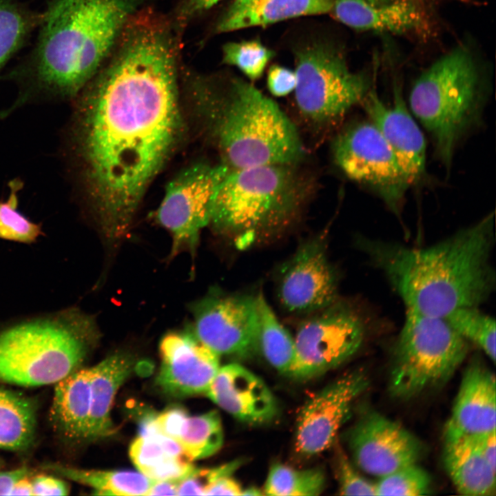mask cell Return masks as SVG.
<instances>
[{"label": "cell", "mask_w": 496, "mask_h": 496, "mask_svg": "<svg viewBox=\"0 0 496 496\" xmlns=\"http://www.w3.org/2000/svg\"><path fill=\"white\" fill-rule=\"evenodd\" d=\"M487 94L479 68L463 46L441 56L414 83L410 109L430 134L436 155L446 168L459 143L479 122Z\"/></svg>", "instance_id": "obj_7"}, {"label": "cell", "mask_w": 496, "mask_h": 496, "mask_svg": "<svg viewBox=\"0 0 496 496\" xmlns=\"http://www.w3.org/2000/svg\"><path fill=\"white\" fill-rule=\"evenodd\" d=\"M242 490L231 476H228L220 478L207 486L204 495H241Z\"/></svg>", "instance_id": "obj_43"}, {"label": "cell", "mask_w": 496, "mask_h": 496, "mask_svg": "<svg viewBox=\"0 0 496 496\" xmlns=\"http://www.w3.org/2000/svg\"><path fill=\"white\" fill-rule=\"evenodd\" d=\"M188 415L185 409L172 406L158 414H155V422L163 434L176 440L180 427Z\"/></svg>", "instance_id": "obj_40"}, {"label": "cell", "mask_w": 496, "mask_h": 496, "mask_svg": "<svg viewBox=\"0 0 496 496\" xmlns=\"http://www.w3.org/2000/svg\"><path fill=\"white\" fill-rule=\"evenodd\" d=\"M194 115L229 169L297 164L304 148L298 130L278 105L236 77L188 76Z\"/></svg>", "instance_id": "obj_3"}, {"label": "cell", "mask_w": 496, "mask_h": 496, "mask_svg": "<svg viewBox=\"0 0 496 496\" xmlns=\"http://www.w3.org/2000/svg\"><path fill=\"white\" fill-rule=\"evenodd\" d=\"M296 85L295 71L273 65L267 75V86L269 92L276 96H284L294 91Z\"/></svg>", "instance_id": "obj_39"}, {"label": "cell", "mask_w": 496, "mask_h": 496, "mask_svg": "<svg viewBox=\"0 0 496 496\" xmlns=\"http://www.w3.org/2000/svg\"><path fill=\"white\" fill-rule=\"evenodd\" d=\"M494 226L493 211L427 247L363 236L355 244L406 309L444 318L459 308L479 307L495 292Z\"/></svg>", "instance_id": "obj_2"}, {"label": "cell", "mask_w": 496, "mask_h": 496, "mask_svg": "<svg viewBox=\"0 0 496 496\" xmlns=\"http://www.w3.org/2000/svg\"><path fill=\"white\" fill-rule=\"evenodd\" d=\"M36 18L10 0H0V68L22 44Z\"/></svg>", "instance_id": "obj_33"}, {"label": "cell", "mask_w": 496, "mask_h": 496, "mask_svg": "<svg viewBox=\"0 0 496 496\" xmlns=\"http://www.w3.org/2000/svg\"><path fill=\"white\" fill-rule=\"evenodd\" d=\"M90 382V368H79L56 383L50 422L54 431L67 441L87 440Z\"/></svg>", "instance_id": "obj_23"}, {"label": "cell", "mask_w": 496, "mask_h": 496, "mask_svg": "<svg viewBox=\"0 0 496 496\" xmlns=\"http://www.w3.org/2000/svg\"><path fill=\"white\" fill-rule=\"evenodd\" d=\"M331 11L340 21L358 30L402 33L423 22L413 0H391L380 5L366 0H334Z\"/></svg>", "instance_id": "obj_22"}, {"label": "cell", "mask_w": 496, "mask_h": 496, "mask_svg": "<svg viewBox=\"0 0 496 496\" xmlns=\"http://www.w3.org/2000/svg\"><path fill=\"white\" fill-rule=\"evenodd\" d=\"M178 482L171 480L154 481L147 495H177Z\"/></svg>", "instance_id": "obj_46"}, {"label": "cell", "mask_w": 496, "mask_h": 496, "mask_svg": "<svg viewBox=\"0 0 496 496\" xmlns=\"http://www.w3.org/2000/svg\"><path fill=\"white\" fill-rule=\"evenodd\" d=\"M133 357L115 353L90 368L91 404L87 441L111 435L114 425L110 417L116 394L131 374Z\"/></svg>", "instance_id": "obj_24"}, {"label": "cell", "mask_w": 496, "mask_h": 496, "mask_svg": "<svg viewBox=\"0 0 496 496\" xmlns=\"http://www.w3.org/2000/svg\"><path fill=\"white\" fill-rule=\"evenodd\" d=\"M296 165L229 169L210 224L241 249L276 237L296 220L309 196L308 183Z\"/></svg>", "instance_id": "obj_5"}, {"label": "cell", "mask_w": 496, "mask_h": 496, "mask_svg": "<svg viewBox=\"0 0 496 496\" xmlns=\"http://www.w3.org/2000/svg\"><path fill=\"white\" fill-rule=\"evenodd\" d=\"M242 464V459H236L214 468H194L178 482L177 495H204L207 486L220 478L231 476Z\"/></svg>", "instance_id": "obj_37"}, {"label": "cell", "mask_w": 496, "mask_h": 496, "mask_svg": "<svg viewBox=\"0 0 496 496\" xmlns=\"http://www.w3.org/2000/svg\"><path fill=\"white\" fill-rule=\"evenodd\" d=\"M129 453L139 472L153 481L179 482L195 468L180 444L163 434L154 422L143 426Z\"/></svg>", "instance_id": "obj_21"}, {"label": "cell", "mask_w": 496, "mask_h": 496, "mask_svg": "<svg viewBox=\"0 0 496 496\" xmlns=\"http://www.w3.org/2000/svg\"><path fill=\"white\" fill-rule=\"evenodd\" d=\"M10 495H33L31 481L28 476L19 479L13 486Z\"/></svg>", "instance_id": "obj_47"}, {"label": "cell", "mask_w": 496, "mask_h": 496, "mask_svg": "<svg viewBox=\"0 0 496 496\" xmlns=\"http://www.w3.org/2000/svg\"><path fill=\"white\" fill-rule=\"evenodd\" d=\"M223 52L224 63L236 66L252 81L262 76L273 56V52L257 40L227 43Z\"/></svg>", "instance_id": "obj_36"}, {"label": "cell", "mask_w": 496, "mask_h": 496, "mask_svg": "<svg viewBox=\"0 0 496 496\" xmlns=\"http://www.w3.org/2000/svg\"><path fill=\"white\" fill-rule=\"evenodd\" d=\"M194 336L218 355L251 356L258 349L256 296H208L194 308Z\"/></svg>", "instance_id": "obj_14"}, {"label": "cell", "mask_w": 496, "mask_h": 496, "mask_svg": "<svg viewBox=\"0 0 496 496\" xmlns=\"http://www.w3.org/2000/svg\"><path fill=\"white\" fill-rule=\"evenodd\" d=\"M495 426V378L481 363L473 362L463 375L444 440L479 436Z\"/></svg>", "instance_id": "obj_19"}, {"label": "cell", "mask_w": 496, "mask_h": 496, "mask_svg": "<svg viewBox=\"0 0 496 496\" xmlns=\"http://www.w3.org/2000/svg\"><path fill=\"white\" fill-rule=\"evenodd\" d=\"M338 452L335 463L340 494L342 495H376L375 484L360 475L342 451Z\"/></svg>", "instance_id": "obj_38"}, {"label": "cell", "mask_w": 496, "mask_h": 496, "mask_svg": "<svg viewBox=\"0 0 496 496\" xmlns=\"http://www.w3.org/2000/svg\"><path fill=\"white\" fill-rule=\"evenodd\" d=\"M206 395L235 418L261 423L273 418L276 400L264 381L238 364L220 366Z\"/></svg>", "instance_id": "obj_20"}, {"label": "cell", "mask_w": 496, "mask_h": 496, "mask_svg": "<svg viewBox=\"0 0 496 496\" xmlns=\"http://www.w3.org/2000/svg\"><path fill=\"white\" fill-rule=\"evenodd\" d=\"M228 171L220 163L199 162L167 184L156 220L172 236V255L183 248L195 249L200 231L210 224L218 190Z\"/></svg>", "instance_id": "obj_12"}, {"label": "cell", "mask_w": 496, "mask_h": 496, "mask_svg": "<svg viewBox=\"0 0 496 496\" xmlns=\"http://www.w3.org/2000/svg\"><path fill=\"white\" fill-rule=\"evenodd\" d=\"M278 297L292 314H311L337 301L339 276L331 263L324 236L303 242L280 268Z\"/></svg>", "instance_id": "obj_13"}, {"label": "cell", "mask_w": 496, "mask_h": 496, "mask_svg": "<svg viewBox=\"0 0 496 496\" xmlns=\"http://www.w3.org/2000/svg\"><path fill=\"white\" fill-rule=\"evenodd\" d=\"M431 477L417 463L404 466L380 477L375 484L376 495L417 496L430 492Z\"/></svg>", "instance_id": "obj_35"}, {"label": "cell", "mask_w": 496, "mask_h": 496, "mask_svg": "<svg viewBox=\"0 0 496 496\" xmlns=\"http://www.w3.org/2000/svg\"><path fill=\"white\" fill-rule=\"evenodd\" d=\"M368 386L366 373L356 370L331 382L309 399L298 418L297 453L313 456L331 446L347 419L353 402Z\"/></svg>", "instance_id": "obj_15"}, {"label": "cell", "mask_w": 496, "mask_h": 496, "mask_svg": "<svg viewBox=\"0 0 496 496\" xmlns=\"http://www.w3.org/2000/svg\"><path fill=\"white\" fill-rule=\"evenodd\" d=\"M295 101L309 123L325 126L342 118L361 103L371 88L364 72H352L340 52L314 42L296 52Z\"/></svg>", "instance_id": "obj_9"}, {"label": "cell", "mask_w": 496, "mask_h": 496, "mask_svg": "<svg viewBox=\"0 0 496 496\" xmlns=\"http://www.w3.org/2000/svg\"><path fill=\"white\" fill-rule=\"evenodd\" d=\"M47 468L67 479L89 486L102 495H147L154 481L140 472L79 469L61 464Z\"/></svg>", "instance_id": "obj_28"}, {"label": "cell", "mask_w": 496, "mask_h": 496, "mask_svg": "<svg viewBox=\"0 0 496 496\" xmlns=\"http://www.w3.org/2000/svg\"><path fill=\"white\" fill-rule=\"evenodd\" d=\"M160 354L156 384L172 397L206 395L220 367L219 355L192 333L166 335L160 342Z\"/></svg>", "instance_id": "obj_17"}, {"label": "cell", "mask_w": 496, "mask_h": 496, "mask_svg": "<svg viewBox=\"0 0 496 496\" xmlns=\"http://www.w3.org/2000/svg\"><path fill=\"white\" fill-rule=\"evenodd\" d=\"M151 0H49L34 53L37 91L76 97L115 46L129 19Z\"/></svg>", "instance_id": "obj_4"}, {"label": "cell", "mask_w": 496, "mask_h": 496, "mask_svg": "<svg viewBox=\"0 0 496 496\" xmlns=\"http://www.w3.org/2000/svg\"><path fill=\"white\" fill-rule=\"evenodd\" d=\"M99 336L94 318L77 308L7 327L0 331V381L56 384L79 369Z\"/></svg>", "instance_id": "obj_6"}, {"label": "cell", "mask_w": 496, "mask_h": 496, "mask_svg": "<svg viewBox=\"0 0 496 496\" xmlns=\"http://www.w3.org/2000/svg\"><path fill=\"white\" fill-rule=\"evenodd\" d=\"M468 349L469 342L444 318L406 309L393 349L391 395L409 400L446 382Z\"/></svg>", "instance_id": "obj_8"}, {"label": "cell", "mask_w": 496, "mask_h": 496, "mask_svg": "<svg viewBox=\"0 0 496 496\" xmlns=\"http://www.w3.org/2000/svg\"><path fill=\"white\" fill-rule=\"evenodd\" d=\"M10 192L8 199L0 200V238L31 244L43 235L41 226L34 223L19 211L18 192L21 183H10Z\"/></svg>", "instance_id": "obj_34"}, {"label": "cell", "mask_w": 496, "mask_h": 496, "mask_svg": "<svg viewBox=\"0 0 496 496\" xmlns=\"http://www.w3.org/2000/svg\"><path fill=\"white\" fill-rule=\"evenodd\" d=\"M495 431L477 436L480 449L490 465L496 468V434Z\"/></svg>", "instance_id": "obj_45"}, {"label": "cell", "mask_w": 496, "mask_h": 496, "mask_svg": "<svg viewBox=\"0 0 496 496\" xmlns=\"http://www.w3.org/2000/svg\"><path fill=\"white\" fill-rule=\"evenodd\" d=\"M25 467L18 469L0 472V495H10L14 484L20 479L27 477L29 474Z\"/></svg>", "instance_id": "obj_44"}, {"label": "cell", "mask_w": 496, "mask_h": 496, "mask_svg": "<svg viewBox=\"0 0 496 496\" xmlns=\"http://www.w3.org/2000/svg\"><path fill=\"white\" fill-rule=\"evenodd\" d=\"M258 311V349L278 371L289 375L295 359V341L280 322L262 294L256 296Z\"/></svg>", "instance_id": "obj_29"}, {"label": "cell", "mask_w": 496, "mask_h": 496, "mask_svg": "<svg viewBox=\"0 0 496 496\" xmlns=\"http://www.w3.org/2000/svg\"><path fill=\"white\" fill-rule=\"evenodd\" d=\"M262 493L256 487H249L242 490L241 495H261Z\"/></svg>", "instance_id": "obj_48"}, {"label": "cell", "mask_w": 496, "mask_h": 496, "mask_svg": "<svg viewBox=\"0 0 496 496\" xmlns=\"http://www.w3.org/2000/svg\"><path fill=\"white\" fill-rule=\"evenodd\" d=\"M479 308H459L444 318L463 338L479 347L495 363V320Z\"/></svg>", "instance_id": "obj_32"}, {"label": "cell", "mask_w": 496, "mask_h": 496, "mask_svg": "<svg viewBox=\"0 0 496 496\" xmlns=\"http://www.w3.org/2000/svg\"><path fill=\"white\" fill-rule=\"evenodd\" d=\"M348 442L356 466L379 477L417 463L424 452L415 435L376 412L360 418L351 430Z\"/></svg>", "instance_id": "obj_16"}, {"label": "cell", "mask_w": 496, "mask_h": 496, "mask_svg": "<svg viewBox=\"0 0 496 496\" xmlns=\"http://www.w3.org/2000/svg\"><path fill=\"white\" fill-rule=\"evenodd\" d=\"M444 462L448 475L461 494L495 495L496 468L484 456L477 437L445 441Z\"/></svg>", "instance_id": "obj_26"}, {"label": "cell", "mask_w": 496, "mask_h": 496, "mask_svg": "<svg viewBox=\"0 0 496 496\" xmlns=\"http://www.w3.org/2000/svg\"><path fill=\"white\" fill-rule=\"evenodd\" d=\"M311 314L294 336L289 375L299 380L313 378L347 361L362 347L373 325L363 308L340 298Z\"/></svg>", "instance_id": "obj_10"}, {"label": "cell", "mask_w": 496, "mask_h": 496, "mask_svg": "<svg viewBox=\"0 0 496 496\" xmlns=\"http://www.w3.org/2000/svg\"><path fill=\"white\" fill-rule=\"evenodd\" d=\"M37 406L29 397L0 387V448L23 451L33 442Z\"/></svg>", "instance_id": "obj_27"}, {"label": "cell", "mask_w": 496, "mask_h": 496, "mask_svg": "<svg viewBox=\"0 0 496 496\" xmlns=\"http://www.w3.org/2000/svg\"><path fill=\"white\" fill-rule=\"evenodd\" d=\"M360 104L391 147L411 185L418 183L425 173L426 143L400 88L395 85L391 104L384 103L373 89Z\"/></svg>", "instance_id": "obj_18"}, {"label": "cell", "mask_w": 496, "mask_h": 496, "mask_svg": "<svg viewBox=\"0 0 496 496\" xmlns=\"http://www.w3.org/2000/svg\"><path fill=\"white\" fill-rule=\"evenodd\" d=\"M325 486V477L319 468L295 469L282 464L271 466L265 485V494L273 496H313Z\"/></svg>", "instance_id": "obj_31"}, {"label": "cell", "mask_w": 496, "mask_h": 496, "mask_svg": "<svg viewBox=\"0 0 496 496\" xmlns=\"http://www.w3.org/2000/svg\"><path fill=\"white\" fill-rule=\"evenodd\" d=\"M334 0H235L216 25L218 32L266 25L300 16L327 13Z\"/></svg>", "instance_id": "obj_25"}, {"label": "cell", "mask_w": 496, "mask_h": 496, "mask_svg": "<svg viewBox=\"0 0 496 496\" xmlns=\"http://www.w3.org/2000/svg\"><path fill=\"white\" fill-rule=\"evenodd\" d=\"M180 32L145 7L77 95L70 149L105 239L118 242L184 132L179 96Z\"/></svg>", "instance_id": "obj_1"}, {"label": "cell", "mask_w": 496, "mask_h": 496, "mask_svg": "<svg viewBox=\"0 0 496 496\" xmlns=\"http://www.w3.org/2000/svg\"><path fill=\"white\" fill-rule=\"evenodd\" d=\"M366 1H368L369 2H370L371 3H373V4L380 5V4H383V3L389 2L391 0H366Z\"/></svg>", "instance_id": "obj_49"}, {"label": "cell", "mask_w": 496, "mask_h": 496, "mask_svg": "<svg viewBox=\"0 0 496 496\" xmlns=\"http://www.w3.org/2000/svg\"><path fill=\"white\" fill-rule=\"evenodd\" d=\"M223 0H184L176 12L174 23L181 31L191 19Z\"/></svg>", "instance_id": "obj_41"}, {"label": "cell", "mask_w": 496, "mask_h": 496, "mask_svg": "<svg viewBox=\"0 0 496 496\" xmlns=\"http://www.w3.org/2000/svg\"><path fill=\"white\" fill-rule=\"evenodd\" d=\"M332 152L340 169L351 180L373 191L400 215L409 181L391 147L369 121L354 123L335 138Z\"/></svg>", "instance_id": "obj_11"}, {"label": "cell", "mask_w": 496, "mask_h": 496, "mask_svg": "<svg viewBox=\"0 0 496 496\" xmlns=\"http://www.w3.org/2000/svg\"><path fill=\"white\" fill-rule=\"evenodd\" d=\"M223 437L220 415L213 410L198 415H188L176 441L194 461L218 452L223 445Z\"/></svg>", "instance_id": "obj_30"}, {"label": "cell", "mask_w": 496, "mask_h": 496, "mask_svg": "<svg viewBox=\"0 0 496 496\" xmlns=\"http://www.w3.org/2000/svg\"><path fill=\"white\" fill-rule=\"evenodd\" d=\"M31 484L33 495H66L70 490L65 482L50 476L38 475Z\"/></svg>", "instance_id": "obj_42"}]
</instances>
